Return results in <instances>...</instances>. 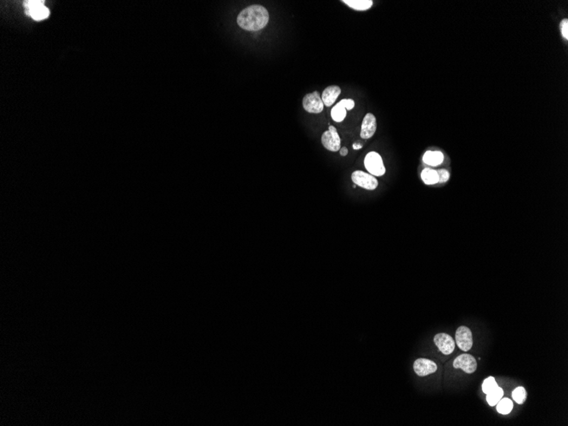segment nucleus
I'll list each match as a JSON object with an SVG mask.
<instances>
[{"instance_id": "obj_8", "label": "nucleus", "mask_w": 568, "mask_h": 426, "mask_svg": "<svg viewBox=\"0 0 568 426\" xmlns=\"http://www.w3.org/2000/svg\"><path fill=\"white\" fill-rule=\"evenodd\" d=\"M354 107H355V101H353L352 99L342 100L332 108V119L334 122H342L347 117V110L353 109Z\"/></svg>"}, {"instance_id": "obj_17", "label": "nucleus", "mask_w": 568, "mask_h": 426, "mask_svg": "<svg viewBox=\"0 0 568 426\" xmlns=\"http://www.w3.org/2000/svg\"><path fill=\"white\" fill-rule=\"evenodd\" d=\"M503 396H504V390L502 388L498 386L495 389L491 390L488 394H486V402H488L490 406L493 407L501 400Z\"/></svg>"}, {"instance_id": "obj_22", "label": "nucleus", "mask_w": 568, "mask_h": 426, "mask_svg": "<svg viewBox=\"0 0 568 426\" xmlns=\"http://www.w3.org/2000/svg\"><path fill=\"white\" fill-rule=\"evenodd\" d=\"M561 31H562V34L563 38L566 40H568V19H564L561 23Z\"/></svg>"}, {"instance_id": "obj_3", "label": "nucleus", "mask_w": 568, "mask_h": 426, "mask_svg": "<svg viewBox=\"0 0 568 426\" xmlns=\"http://www.w3.org/2000/svg\"><path fill=\"white\" fill-rule=\"evenodd\" d=\"M24 6L26 13L35 21H42L49 17V10L44 6V1H26Z\"/></svg>"}, {"instance_id": "obj_5", "label": "nucleus", "mask_w": 568, "mask_h": 426, "mask_svg": "<svg viewBox=\"0 0 568 426\" xmlns=\"http://www.w3.org/2000/svg\"><path fill=\"white\" fill-rule=\"evenodd\" d=\"M351 180L355 183V185L366 190H374L379 185L378 180L374 175L365 173L363 171H355L351 174Z\"/></svg>"}, {"instance_id": "obj_1", "label": "nucleus", "mask_w": 568, "mask_h": 426, "mask_svg": "<svg viewBox=\"0 0 568 426\" xmlns=\"http://www.w3.org/2000/svg\"><path fill=\"white\" fill-rule=\"evenodd\" d=\"M269 13L262 5L253 4L243 9L237 16V23L246 31H259L265 28L269 22Z\"/></svg>"}, {"instance_id": "obj_19", "label": "nucleus", "mask_w": 568, "mask_h": 426, "mask_svg": "<svg viewBox=\"0 0 568 426\" xmlns=\"http://www.w3.org/2000/svg\"><path fill=\"white\" fill-rule=\"evenodd\" d=\"M512 397L518 404H523L526 398V392L523 387H517L512 392Z\"/></svg>"}, {"instance_id": "obj_2", "label": "nucleus", "mask_w": 568, "mask_h": 426, "mask_svg": "<svg viewBox=\"0 0 568 426\" xmlns=\"http://www.w3.org/2000/svg\"><path fill=\"white\" fill-rule=\"evenodd\" d=\"M366 170L374 176H382L386 173V168L384 165L381 156L375 152L368 153L364 159Z\"/></svg>"}, {"instance_id": "obj_15", "label": "nucleus", "mask_w": 568, "mask_h": 426, "mask_svg": "<svg viewBox=\"0 0 568 426\" xmlns=\"http://www.w3.org/2000/svg\"><path fill=\"white\" fill-rule=\"evenodd\" d=\"M342 2L355 10H367L373 6L372 0H343Z\"/></svg>"}, {"instance_id": "obj_14", "label": "nucleus", "mask_w": 568, "mask_h": 426, "mask_svg": "<svg viewBox=\"0 0 568 426\" xmlns=\"http://www.w3.org/2000/svg\"><path fill=\"white\" fill-rule=\"evenodd\" d=\"M443 154L440 152H426L425 155L423 157V160L425 162L426 165H431V166H437L440 165L443 162Z\"/></svg>"}, {"instance_id": "obj_12", "label": "nucleus", "mask_w": 568, "mask_h": 426, "mask_svg": "<svg viewBox=\"0 0 568 426\" xmlns=\"http://www.w3.org/2000/svg\"><path fill=\"white\" fill-rule=\"evenodd\" d=\"M376 128L377 123L375 117L372 113H368L365 116L362 121L361 137L362 139H369L376 132Z\"/></svg>"}, {"instance_id": "obj_9", "label": "nucleus", "mask_w": 568, "mask_h": 426, "mask_svg": "<svg viewBox=\"0 0 568 426\" xmlns=\"http://www.w3.org/2000/svg\"><path fill=\"white\" fill-rule=\"evenodd\" d=\"M454 369H460L467 374L474 373L477 369V360L469 354H463L456 357L453 362Z\"/></svg>"}, {"instance_id": "obj_10", "label": "nucleus", "mask_w": 568, "mask_h": 426, "mask_svg": "<svg viewBox=\"0 0 568 426\" xmlns=\"http://www.w3.org/2000/svg\"><path fill=\"white\" fill-rule=\"evenodd\" d=\"M434 343L440 350V352L444 355H450L453 353V350L455 349L454 340L450 335L444 333L437 334L435 336Z\"/></svg>"}, {"instance_id": "obj_20", "label": "nucleus", "mask_w": 568, "mask_h": 426, "mask_svg": "<svg viewBox=\"0 0 568 426\" xmlns=\"http://www.w3.org/2000/svg\"><path fill=\"white\" fill-rule=\"evenodd\" d=\"M498 386V383L496 382L494 378H486V380L483 381L482 391L485 393V394H488L491 390L495 389V388H497Z\"/></svg>"}, {"instance_id": "obj_4", "label": "nucleus", "mask_w": 568, "mask_h": 426, "mask_svg": "<svg viewBox=\"0 0 568 426\" xmlns=\"http://www.w3.org/2000/svg\"><path fill=\"white\" fill-rule=\"evenodd\" d=\"M322 146L331 152H338L341 149V138L337 129L330 125L328 131H325L322 136Z\"/></svg>"}, {"instance_id": "obj_13", "label": "nucleus", "mask_w": 568, "mask_h": 426, "mask_svg": "<svg viewBox=\"0 0 568 426\" xmlns=\"http://www.w3.org/2000/svg\"><path fill=\"white\" fill-rule=\"evenodd\" d=\"M341 93V89L339 86H328V88H326L322 92V102L326 107H331L337 100V98L340 96Z\"/></svg>"}, {"instance_id": "obj_21", "label": "nucleus", "mask_w": 568, "mask_h": 426, "mask_svg": "<svg viewBox=\"0 0 568 426\" xmlns=\"http://www.w3.org/2000/svg\"><path fill=\"white\" fill-rule=\"evenodd\" d=\"M437 172L439 182H447L448 179H449V173H448L447 170H437Z\"/></svg>"}, {"instance_id": "obj_11", "label": "nucleus", "mask_w": 568, "mask_h": 426, "mask_svg": "<svg viewBox=\"0 0 568 426\" xmlns=\"http://www.w3.org/2000/svg\"><path fill=\"white\" fill-rule=\"evenodd\" d=\"M413 370L420 377H425L436 373L437 370V366L431 360L419 358L413 363Z\"/></svg>"}, {"instance_id": "obj_16", "label": "nucleus", "mask_w": 568, "mask_h": 426, "mask_svg": "<svg viewBox=\"0 0 568 426\" xmlns=\"http://www.w3.org/2000/svg\"><path fill=\"white\" fill-rule=\"evenodd\" d=\"M421 178L426 185H434L439 182L437 172L432 169H425L421 173Z\"/></svg>"}, {"instance_id": "obj_23", "label": "nucleus", "mask_w": 568, "mask_h": 426, "mask_svg": "<svg viewBox=\"0 0 568 426\" xmlns=\"http://www.w3.org/2000/svg\"><path fill=\"white\" fill-rule=\"evenodd\" d=\"M340 152H341V156H347V154H348V149H347V147L345 146V147H342V148H341Z\"/></svg>"}, {"instance_id": "obj_7", "label": "nucleus", "mask_w": 568, "mask_h": 426, "mask_svg": "<svg viewBox=\"0 0 568 426\" xmlns=\"http://www.w3.org/2000/svg\"><path fill=\"white\" fill-rule=\"evenodd\" d=\"M455 340L456 343L459 347V349H461L464 351H468V350H471V347L473 345L472 333H471V329L467 327H465V326H461L457 329L455 334Z\"/></svg>"}, {"instance_id": "obj_6", "label": "nucleus", "mask_w": 568, "mask_h": 426, "mask_svg": "<svg viewBox=\"0 0 568 426\" xmlns=\"http://www.w3.org/2000/svg\"><path fill=\"white\" fill-rule=\"evenodd\" d=\"M303 107L307 113H322L324 104L322 102V97H320L319 93L314 91L313 93L307 94L303 98Z\"/></svg>"}, {"instance_id": "obj_18", "label": "nucleus", "mask_w": 568, "mask_h": 426, "mask_svg": "<svg viewBox=\"0 0 568 426\" xmlns=\"http://www.w3.org/2000/svg\"><path fill=\"white\" fill-rule=\"evenodd\" d=\"M513 409V402L511 399L502 398L497 403V411L501 414H509Z\"/></svg>"}, {"instance_id": "obj_24", "label": "nucleus", "mask_w": 568, "mask_h": 426, "mask_svg": "<svg viewBox=\"0 0 568 426\" xmlns=\"http://www.w3.org/2000/svg\"><path fill=\"white\" fill-rule=\"evenodd\" d=\"M362 145H361V144H358V143L353 144V149H354V150L361 149V148H362Z\"/></svg>"}]
</instances>
